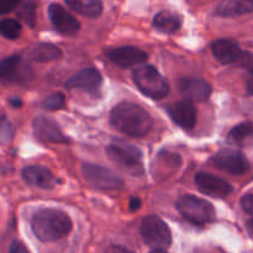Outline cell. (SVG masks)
Masks as SVG:
<instances>
[{
	"label": "cell",
	"mask_w": 253,
	"mask_h": 253,
	"mask_svg": "<svg viewBox=\"0 0 253 253\" xmlns=\"http://www.w3.org/2000/svg\"><path fill=\"white\" fill-rule=\"evenodd\" d=\"M66 4L78 14L88 17H98L103 11L100 0H66Z\"/></svg>",
	"instance_id": "7402d4cb"
},
{
	"label": "cell",
	"mask_w": 253,
	"mask_h": 253,
	"mask_svg": "<svg viewBox=\"0 0 253 253\" xmlns=\"http://www.w3.org/2000/svg\"><path fill=\"white\" fill-rule=\"evenodd\" d=\"M34 131L40 141L46 143H67L68 138L59 126L46 116H39L34 121Z\"/></svg>",
	"instance_id": "4fadbf2b"
},
{
	"label": "cell",
	"mask_w": 253,
	"mask_h": 253,
	"mask_svg": "<svg viewBox=\"0 0 253 253\" xmlns=\"http://www.w3.org/2000/svg\"><path fill=\"white\" fill-rule=\"evenodd\" d=\"M105 54L113 63L121 68H127V67L145 63L148 58V54L145 51L133 46L109 48L105 51Z\"/></svg>",
	"instance_id": "30bf717a"
},
{
	"label": "cell",
	"mask_w": 253,
	"mask_h": 253,
	"mask_svg": "<svg viewBox=\"0 0 253 253\" xmlns=\"http://www.w3.org/2000/svg\"><path fill=\"white\" fill-rule=\"evenodd\" d=\"M0 35L7 40H16L21 35V24L15 19L1 20Z\"/></svg>",
	"instance_id": "cb8c5ba5"
},
{
	"label": "cell",
	"mask_w": 253,
	"mask_h": 253,
	"mask_svg": "<svg viewBox=\"0 0 253 253\" xmlns=\"http://www.w3.org/2000/svg\"><path fill=\"white\" fill-rule=\"evenodd\" d=\"M195 184L200 192L214 198H225L232 192V187L229 182L209 173H198L195 175Z\"/></svg>",
	"instance_id": "7c38bea8"
},
{
	"label": "cell",
	"mask_w": 253,
	"mask_h": 253,
	"mask_svg": "<svg viewBox=\"0 0 253 253\" xmlns=\"http://www.w3.org/2000/svg\"><path fill=\"white\" fill-rule=\"evenodd\" d=\"M106 153L110 160L127 174L140 177L145 172L142 152L136 146L126 142H115L106 148Z\"/></svg>",
	"instance_id": "3957f363"
},
{
	"label": "cell",
	"mask_w": 253,
	"mask_h": 253,
	"mask_svg": "<svg viewBox=\"0 0 253 253\" xmlns=\"http://www.w3.org/2000/svg\"><path fill=\"white\" fill-rule=\"evenodd\" d=\"M11 104H12V105H14L15 106V108H17V106H21V101H20L19 100V99H12V100H11Z\"/></svg>",
	"instance_id": "e575fe53"
},
{
	"label": "cell",
	"mask_w": 253,
	"mask_h": 253,
	"mask_svg": "<svg viewBox=\"0 0 253 253\" xmlns=\"http://www.w3.org/2000/svg\"><path fill=\"white\" fill-rule=\"evenodd\" d=\"M150 253H167L165 251V250H153V251H151Z\"/></svg>",
	"instance_id": "d590c367"
},
{
	"label": "cell",
	"mask_w": 253,
	"mask_h": 253,
	"mask_svg": "<svg viewBox=\"0 0 253 253\" xmlns=\"http://www.w3.org/2000/svg\"><path fill=\"white\" fill-rule=\"evenodd\" d=\"M247 91L250 95H253V72H250L247 78Z\"/></svg>",
	"instance_id": "836d02e7"
},
{
	"label": "cell",
	"mask_w": 253,
	"mask_h": 253,
	"mask_svg": "<svg viewBox=\"0 0 253 253\" xmlns=\"http://www.w3.org/2000/svg\"><path fill=\"white\" fill-rule=\"evenodd\" d=\"M31 79H34V72L20 56L6 57L0 62V81L7 83H27Z\"/></svg>",
	"instance_id": "ba28073f"
},
{
	"label": "cell",
	"mask_w": 253,
	"mask_h": 253,
	"mask_svg": "<svg viewBox=\"0 0 253 253\" xmlns=\"http://www.w3.org/2000/svg\"><path fill=\"white\" fill-rule=\"evenodd\" d=\"M153 26L165 34H174L182 26V19L173 12L161 11L153 19Z\"/></svg>",
	"instance_id": "ffe728a7"
},
{
	"label": "cell",
	"mask_w": 253,
	"mask_h": 253,
	"mask_svg": "<svg viewBox=\"0 0 253 253\" xmlns=\"http://www.w3.org/2000/svg\"><path fill=\"white\" fill-rule=\"evenodd\" d=\"M229 138L235 143L239 145H246L253 142V123L246 121L240 125L235 126L229 132Z\"/></svg>",
	"instance_id": "603a6c76"
},
{
	"label": "cell",
	"mask_w": 253,
	"mask_h": 253,
	"mask_svg": "<svg viewBox=\"0 0 253 253\" xmlns=\"http://www.w3.org/2000/svg\"><path fill=\"white\" fill-rule=\"evenodd\" d=\"M19 17L30 27L36 24V4L32 0H25L19 10Z\"/></svg>",
	"instance_id": "d4e9b609"
},
{
	"label": "cell",
	"mask_w": 253,
	"mask_h": 253,
	"mask_svg": "<svg viewBox=\"0 0 253 253\" xmlns=\"http://www.w3.org/2000/svg\"><path fill=\"white\" fill-rule=\"evenodd\" d=\"M31 59L36 62H51L56 61V59L61 58L62 51L57 46L52 43H39L35 44L29 52Z\"/></svg>",
	"instance_id": "44dd1931"
},
{
	"label": "cell",
	"mask_w": 253,
	"mask_h": 253,
	"mask_svg": "<svg viewBox=\"0 0 253 253\" xmlns=\"http://www.w3.org/2000/svg\"><path fill=\"white\" fill-rule=\"evenodd\" d=\"M110 123L116 130L131 137H142L152 127L150 114L133 103H120L113 109Z\"/></svg>",
	"instance_id": "6da1fadb"
},
{
	"label": "cell",
	"mask_w": 253,
	"mask_h": 253,
	"mask_svg": "<svg viewBox=\"0 0 253 253\" xmlns=\"http://www.w3.org/2000/svg\"><path fill=\"white\" fill-rule=\"evenodd\" d=\"M21 174L27 184L41 189H52L57 183L54 175L41 166H29L22 169Z\"/></svg>",
	"instance_id": "e0dca14e"
},
{
	"label": "cell",
	"mask_w": 253,
	"mask_h": 253,
	"mask_svg": "<svg viewBox=\"0 0 253 253\" xmlns=\"http://www.w3.org/2000/svg\"><path fill=\"white\" fill-rule=\"evenodd\" d=\"M241 207L247 214L252 215L253 216V194L245 195L241 199Z\"/></svg>",
	"instance_id": "f546056e"
},
{
	"label": "cell",
	"mask_w": 253,
	"mask_h": 253,
	"mask_svg": "<svg viewBox=\"0 0 253 253\" xmlns=\"http://www.w3.org/2000/svg\"><path fill=\"white\" fill-rule=\"evenodd\" d=\"M179 90L190 103H203L211 95V85L204 79L187 77L179 81Z\"/></svg>",
	"instance_id": "8fae6325"
},
{
	"label": "cell",
	"mask_w": 253,
	"mask_h": 253,
	"mask_svg": "<svg viewBox=\"0 0 253 253\" xmlns=\"http://www.w3.org/2000/svg\"><path fill=\"white\" fill-rule=\"evenodd\" d=\"M253 11V0H221L215 14L221 17H235Z\"/></svg>",
	"instance_id": "d6986e66"
},
{
	"label": "cell",
	"mask_w": 253,
	"mask_h": 253,
	"mask_svg": "<svg viewBox=\"0 0 253 253\" xmlns=\"http://www.w3.org/2000/svg\"><path fill=\"white\" fill-rule=\"evenodd\" d=\"M237 63L241 67H244L245 69H247L249 72H253V53L251 52H242L241 58L239 59Z\"/></svg>",
	"instance_id": "83f0119b"
},
{
	"label": "cell",
	"mask_w": 253,
	"mask_h": 253,
	"mask_svg": "<svg viewBox=\"0 0 253 253\" xmlns=\"http://www.w3.org/2000/svg\"><path fill=\"white\" fill-rule=\"evenodd\" d=\"M178 212L194 225H207L215 220V209L211 203L195 195H183L175 203Z\"/></svg>",
	"instance_id": "277c9868"
},
{
	"label": "cell",
	"mask_w": 253,
	"mask_h": 253,
	"mask_svg": "<svg viewBox=\"0 0 253 253\" xmlns=\"http://www.w3.org/2000/svg\"><path fill=\"white\" fill-rule=\"evenodd\" d=\"M133 82L145 95L152 99L166 98L169 93L167 79L153 66H141L133 71Z\"/></svg>",
	"instance_id": "5b68a950"
},
{
	"label": "cell",
	"mask_w": 253,
	"mask_h": 253,
	"mask_svg": "<svg viewBox=\"0 0 253 253\" xmlns=\"http://www.w3.org/2000/svg\"><path fill=\"white\" fill-rule=\"evenodd\" d=\"M82 174L91 188L99 190H116L124 185V180L113 170L94 163H84Z\"/></svg>",
	"instance_id": "52a82bcc"
},
{
	"label": "cell",
	"mask_w": 253,
	"mask_h": 253,
	"mask_svg": "<svg viewBox=\"0 0 253 253\" xmlns=\"http://www.w3.org/2000/svg\"><path fill=\"white\" fill-rule=\"evenodd\" d=\"M141 207V200L138 198H132L130 200V210L131 211H135V210H138Z\"/></svg>",
	"instance_id": "d6a6232c"
},
{
	"label": "cell",
	"mask_w": 253,
	"mask_h": 253,
	"mask_svg": "<svg viewBox=\"0 0 253 253\" xmlns=\"http://www.w3.org/2000/svg\"><path fill=\"white\" fill-rule=\"evenodd\" d=\"M169 118L185 130H190L197 124V109L194 104L188 100L177 101L167 108Z\"/></svg>",
	"instance_id": "9a60e30c"
},
{
	"label": "cell",
	"mask_w": 253,
	"mask_h": 253,
	"mask_svg": "<svg viewBox=\"0 0 253 253\" xmlns=\"http://www.w3.org/2000/svg\"><path fill=\"white\" fill-rule=\"evenodd\" d=\"M101 74L95 68H85L78 72L73 77L67 81L66 86L68 89H76V90H83L86 93H94L101 85Z\"/></svg>",
	"instance_id": "2e32d148"
},
{
	"label": "cell",
	"mask_w": 253,
	"mask_h": 253,
	"mask_svg": "<svg viewBox=\"0 0 253 253\" xmlns=\"http://www.w3.org/2000/svg\"><path fill=\"white\" fill-rule=\"evenodd\" d=\"M72 220L58 209H41L34 215L31 221L35 236L42 242H52L66 237L72 231Z\"/></svg>",
	"instance_id": "7a4b0ae2"
},
{
	"label": "cell",
	"mask_w": 253,
	"mask_h": 253,
	"mask_svg": "<svg viewBox=\"0 0 253 253\" xmlns=\"http://www.w3.org/2000/svg\"><path fill=\"white\" fill-rule=\"evenodd\" d=\"M66 104V98L64 94L62 93H53L51 95L46 96L44 100L42 101V106L48 111H56L62 109Z\"/></svg>",
	"instance_id": "484cf974"
},
{
	"label": "cell",
	"mask_w": 253,
	"mask_h": 253,
	"mask_svg": "<svg viewBox=\"0 0 253 253\" xmlns=\"http://www.w3.org/2000/svg\"><path fill=\"white\" fill-rule=\"evenodd\" d=\"M105 253H133V252L130 251V250L125 249V247L123 246H111L106 250Z\"/></svg>",
	"instance_id": "1f68e13d"
},
{
	"label": "cell",
	"mask_w": 253,
	"mask_h": 253,
	"mask_svg": "<svg viewBox=\"0 0 253 253\" xmlns=\"http://www.w3.org/2000/svg\"><path fill=\"white\" fill-rule=\"evenodd\" d=\"M216 168L234 175H242L249 169V162L240 151L234 148H222L212 157Z\"/></svg>",
	"instance_id": "9c48e42d"
},
{
	"label": "cell",
	"mask_w": 253,
	"mask_h": 253,
	"mask_svg": "<svg viewBox=\"0 0 253 253\" xmlns=\"http://www.w3.org/2000/svg\"><path fill=\"white\" fill-rule=\"evenodd\" d=\"M12 136V127L7 121L2 120L0 123V143H5Z\"/></svg>",
	"instance_id": "4316f807"
},
{
	"label": "cell",
	"mask_w": 253,
	"mask_h": 253,
	"mask_svg": "<svg viewBox=\"0 0 253 253\" xmlns=\"http://www.w3.org/2000/svg\"><path fill=\"white\" fill-rule=\"evenodd\" d=\"M20 0H0V15L7 14L17 6Z\"/></svg>",
	"instance_id": "f1b7e54d"
},
{
	"label": "cell",
	"mask_w": 253,
	"mask_h": 253,
	"mask_svg": "<svg viewBox=\"0 0 253 253\" xmlns=\"http://www.w3.org/2000/svg\"><path fill=\"white\" fill-rule=\"evenodd\" d=\"M9 252L10 253H30L29 250H27V247L20 241H12L11 245H10Z\"/></svg>",
	"instance_id": "4dcf8cb0"
},
{
	"label": "cell",
	"mask_w": 253,
	"mask_h": 253,
	"mask_svg": "<svg viewBox=\"0 0 253 253\" xmlns=\"http://www.w3.org/2000/svg\"><path fill=\"white\" fill-rule=\"evenodd\" d=\"M140 231L143 241L155 250H165L172 244V232L169 226L160 216L148 215L143 217Z\"/></svg>",
	"instance_id": "8992f818"
},
{
	"label": "cell",
	"mask_w": 253,
	"mask_h": 253,
	"mask_svg": "<svg viewBox=\"0 0 253 253\" xmlns=\"http://www.w3.org/2000/svg\"><path fill=\"white\" fill-rule=\"evenodd\" d=\"M249 230L253 234V221H250L249 222Z\"/></svg>",
	"instance_id": "8d00e7d4"
},
{
	"label": "cell",
	"mask_w": 253,
	"mask_h": 253,
	"mask_svg": "<svg viewBox=\"0 0 253 253\" xmlns=\"http://www.w3.org/2000/svg\"><path fill=\"white\" fill-rule=\"evenodd\" d=\"M212 53L214 56L219 59L221 63L230 64V63H237L239 59L242 56L241 47L237 44V42L232 41V40L227 39H220L212 43L211 46Z\"/></svg>",
	"instance_id": "ac0fdd59"
},
{
	"label": "cell",
	"mask_w": 253,
	"mask_h": 253,
	"mask_svg": "<svg viewBox=\"0 0 253 253\" xmlns=\"http://www.w3.org/2000/svg\"><path fill=\"white\" fill-rule=\"evenodd\" d=\"M48 15L54 29L62 35L72 36L79 31V22L73 15L69 14L59 4H51L48 7Z\"/></svg>",
	"instance_id": "5bb4252c"
}]
</instances>
